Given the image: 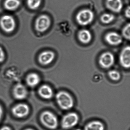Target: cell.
<instances>
[{
    "mask_svg": "<svg viewBox=\"0 0 130 130\" xmlns=\"http://www.w3.org/2000/svg\"><path fill=\"white\" fill-rule=\"evenodd\" d=\"M55 99L58 106L63 110H70L74 105V100L73 97L66 91L58 92L55 96Z\"/></svg>",
    "mask_w": 130,
    "mask_h": 130,
    "instance_id": "6da1fadb",
    "label": "cell"
},
{
    "mask_svg": "<svg viewBox=\"0 0 130 130\" xmlns=\"http://www.w3.org/2000/svg\"><path fill=\"white\" fill-rule=\"evenodd\" d=\"M40 121L45 127L51 130H54L57 127L58 120L54 113L49 111L42 112L39 117Z\"/></svg>",
    "mask_w": 130,
    "mask_h": 130,
    "instance_id": "7a4b0ae2",
    "label": "cell"
},
{
    "mask_svg": "<svg viewBox=\"0 0 130 130\" xmlns=\"http://www.w3.org/2000/svg\"><path fill=\"white\" fill-rule=\"evenodd\" d=\"M0 27L6 33H11L15 30L16 22L12 16L4 15L0 18Z\"/></svg>",
    "mask_w": 130,
    "mask_h": 130,
    "instance_id": "3957f363",
    "label": "cell"
},
{
    "mask_svg": "<svg viewBox=\"0 0 130 130\" xmlns=\"http://www.w3.org/2000/svg\"><path fill=\"white\" fill-rule=\"evenodd\" d=\"M94 17V13L92 10L86 9L80 10L77 13L76 20L79 25L86 26L92 22Z\"/></svg>",
    "mask_w": 130,
    "mask_h": 130,
    "instance_id": "277c9868",
    "label": "cell"
},
{
    "mask_svg": "<svg viewBox=\"0 0 130 130\" xmlns=\"http://www.w3.org/2000/svg\"><path fill=\"white\" fill-rule=\"evenodd\" d=\"M79 121L78 115L75 112H71L64 116L61 121V126L64 129H69L75 127Z\"/></svg>",
    "mask_w": 130,
    "mask_h": 130,
    "instance_id": "5b68a950",
    "label": "cell"
},
{
    "mask_svg": "<svg viewBox=\"0 0 130 130\" xmlns=\"http://www.w3.org/2000/svg\"><path fill=\"white\" fill-rule=\"evenodd\" d=\"M51 25V20L49 17L45 15H41L36 20L35 28L38 32H44L49 28Z\"/></svg>",
    "mask_w": 130,
    "mask_h": 130,
    "instance_id": "8992f818",
    "label": "cell"
},
{
    "mask_svg": "<svg viewBox=\"0 0 130 130\" xmlns=\"http://www.w3.org/2000/svg\"><path fill=\"white\" fill-rule=\"evenodd\" d=\"M30 108L27 104L20 103L15 105L12 109V113L16 118H23L28 115Z\"/></svg>",
    "mask_w": 130,
    "mask_h": 130,
    "instance_id": "52a82bcc",
    "label": "cell"
},
{
    "mask_svg": "<svg viewBox=\"0 0 130 130\" xmlns=\"http://www.w3.org/2000/svg\"><path fill=\"white\" fill-rule=\"evenodd\" d=\"M115 61L114 55L109 52H105L102 54L99 60L100 65L105 69L111 68L114 64Z\"/></svg>",
    "mask_w": 130,
    "mask_h": 130,
    "instance_id": "ba28073f",
    "label": "cell"
},
{
    "mask_svg": "<svg viewBox=\"0 0 130 130\" xmlns=\"http://www.w3.org/2000/svg\"><path fill=\"white\" fill-rule=\"evenodd\" d=\"M12 94L15 99L19 100H23L26 99L28 96V90L23 84H18L13 87Z\"/></svg>",
    "mask_w": 130,
    "mask_h": 130,
    "instance_id": "9c48e42d",
    "label": "cell"
},
{
    "mask_svg": "<svg viewBox=\"0 0 130 130\" xmlns=\"http://www.w3.org/2000/svg\"><path fill=\"white\" fill-rule=\"evenodd\" d=\"M119 62L121 65L124 68L128 69L130 67V47H125L119 55Z\"/></svg>",
    "mask_w": 130,
    "mask_h": 130,
    "instance_id": "30bf717a",
    "label": "cell"
},
{
    "mask_svg": "<svg viewBox=\"0 0 130 130\" xmlns=\"http://www.w3.org/2000/svg\"><path fill=\"white\" fill-rule=\"evenodd\" d=\"M55 55L51 51H45L41 53L39 55L38 61L42 65L50 64L54 59Z\"/></svg>",
    "mask_w": 130,
    "mask_h": 130,
    "instance_id": "8fae6325",
    "label": "cell"
},
{
    "mask_svg": "<svg viewBox=\"0 0 130 130\" xmlns=\"http://www.w3.org/2000/svg\"><path fill=\"white\" fill-rule=\"evenodd\" d=\"M105 40L110 45H118L122 42V38L118 33L111 32L106 35Z\"/></svg>",
    "mask_w": 130,
    "mask_h": 130,
    "instance_id": "7c38bea8",
    "label": "cell"
},
{
    "mask_svg": "<svg viewBox=\"0 0 130 130\" xmlns=\"http://www.w3.org/2000/svg\"><path fill=\"white\" fill-rule=\"evenodd\" d=\"M105 4L107 8L114 12H120L123 8L122 0H106Z\"/></svg>",
    "mask_w": 130,
    "mask_h": 130,
    "instance_id": "4fadbf2b",
    "label": "cell"
},
{
    "mask_svg": "<svg viewBox=\"0 0 130 130\" xmlns=\"http://www.w3.org/2000/svg\"><path fill=\"white\" fill-rule=\"evenodd\" d=\"M38 93L40 97L45 100H49L53 97L54 92L51 87L46 84L41 86L39 88Z\"/></svg>",
    "mask_w": 130,
    "mask_h": 130,
    "instance_id": "5bb4252c",
    "label": "cell"
},
{
    "mask_svg": "<svg viewBox=\"0 0 130 130\" xmlns=\"http://www.w3.org/2000/svg\"><path fill=\"white\" fill-rule=\"evenodd\" d=\"M41 81L39 75L35 73H31L28 74L26 78V82L28 86L33 88L37 86Z\"/></svg>",
    "mask_w": 130,
    "mask_h": 130,
    "instance_id": "9a60e30c",
    "label": "cell"
},
{
    "mask_svg": "<svg viewBox=\"0 0 130 130\" xmlns=\"http://www.w3.org/2000/svg\"><path fill=\"white\" fill-rule=\"evenodd\" d=\"M78 38L80 41L83 44H88L91 41L92 35L89 30L82 29L78 32Z\"/></svg>",
    "mask_w": 130,
    "mask_h": 130,
    "instance_id": "2e32d148",
    "label": "cell"
},
{
    "mask_svg": "<svg viewBox=\"0 0 130 130\" xmlns=\"http://www.w3.org/2000/svg\"><path fill=\"white\" fill-rule=\"evenodd\" d=\"M84 130H105V126L100 121H92L85 125Z\"/></svg>",
    "mask_w": 130,
    "mask_h": 130,
    "instance_id": "e0dca14e",
    "label": "cell"
},
{
    "mask_svg": "<svg viewBox=\"0 0 130 130\" xmlns=\"http://www.w3.org/2000/svg\"><path fill=\"white\" fill-rule=\"evenodd\" d=\"M20 5L19 0H6L4 3L5 9L10 11L17 9Z\"/></svg>",
    "mask_w": 130,
    "mask_h": 130,
    "instance_id": "ac0fdd59",
    "label": "cell"
},
{
    "mask_svg": "<svg viewBox=\"0 0 130 130\" xmlns=\"http://www.w3.org/2000/svg\"><path fill=\"white\" fill-rule=\"evenodd\" d=\"M42 0H27V4L30 9L35 10L41 6Z\"/></svg>",
    "mask_w": 130,
    "mask_h": 130,
    "instance_id": "d6986e66",
    "label": "cell"
},
{
    "mask_svg": "<svg viewBox=\"0 0 130 130\" xmlns=\"http://www.w3.org/2000/svg\"><path fill=\"white\" fill-rule=\"evenodd\" d=\"M115 16L111 13H105L102 15L100 19L101 22L104 24H109L115 19Z\"/></svg>",
    "mask_w": 130,
    "mask_h": 130,
    "instance_id": "ffe728a7",
    "label": "cell"
},
{
    "mask_svg": "<svg viewBox=\"0 0 130 130\" xmlns=\"http://www.w3.org/2000/svg\"><path fill=\"white\" fill-rule=\"evenodd\" d=\"M108 75L110 79L113 81H118L121 78V74L120 73L115 70H112L109 71Z\"/></svg>",
    "mask_w": 130,
    "mask_h": 130,
    "instance_id": "44dd1931",
    "label": "cell"
},
{
    "mask_svg": "<svg viewBox=\"0 0 130 130\" xmlns=\"http://www.w3.org/2000/svg\"><path fill=\"white\" fill-rule=\"evenodd\" d=\"M122 35L123 37L127 39L130 40V23L126 25L122 30Z\"/></svg>",
    "mask_w": 130,
    "mask_h": 130,
    "instance_id": "7402d4cb",
    "label": "cell"
},
{
    "mask_svg": "<svg viewBox=\"0 0 130 130\" xmlns=\"http://www.w3.org/2000/svg\"><path fill=\"white\" fill-rule=\"evenodd\" d=\"M6 58L5 52L3 48L0 47V63L3 62Z\"/></svg>",
    "mask_w": 130,
    "mask_h": 130,
    "instance_id": "603a6c76",
    "label": "cell"
},
{
    "mask_svg": "<svg viewBox=\"0 0 130 130\" xmlns=\"http://www.w3.org/2000/svg\"><path fill=\"white\" fill-rule=\"evenodd\" d=\"M125 17L128 19H129L130 17V7L128 6L125 10Z\"/></svg>",
    "mask_w": 130,
    "mask_h": 130,
    "instance_id": "cb8c5ba5",
    "label": "cell"
},
{
    "mask_svg": "<svg viewBox=\"0 0 130 130\" xmlns=\"http://www.w3.org/2000/svg\"><path fill=\"white\" fill-rule=\"evenodd\" d=\"M4 114V110L3 107L0 105V122L1 121Z\"/></svg>",
    "mask_w": 130,
    "mask_h": 130,
    "instance_id": "d4e9b609",
    "label": "cell"
},
{
    "mask_svg": "<svg viewBox=\"0 0 130 130\" xmlns=\"http://www.w3.org/2000/svg\"><path fill=\"white\" fill-rule=\"evenodd\" d=\"M0 130H12L10 127L7 126H4L0 128Z\"/></svg>",
    "mask_w": 130,
    "mask_h": 130,
    "instance_id": "484cf974",
    "label": "cell"
},
{
    "mask_svg": "<svg viewBox=\"0 0 130 130\" xmlns=\"http://www.w3.org/2000/svg\"><path fill=\"white\" fill-rule=\"evenodd\" d=\"M24 130H34V129H32L31 128H27L26 129H25Z\"/></svg>",
    "mask_w": 130,
    "mask_h": 130,
    "instance_id": "4316f807",
    "label": "cell"
},
{
    "mask_svg": "<svg viewBox=\"0 0 130 130\" xmlns=\"http://www.w3.org/2000/svg\"><path fill=\"white\" fill-rule=\"evenodd\" d=\"M82 130L81 129H79V128H77V129H75V130Z\"/></svg>",
    "mask_w": 130,
    "mask_h": 130,
    "instance_id": "83f0119b",
    "label": "cell"
}]
</instances>
